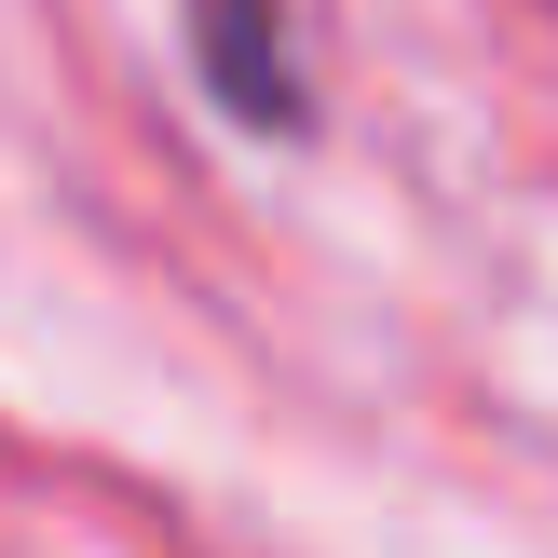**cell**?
Instances as JSON below:
<instances>
[{"instance_id": "1", "label": "cell", "mask_w": 558, "mask_h": 558, "mask_svg": "<svg viewBox=\"0 0 558 558\" xmlns=\"http://www.w3.org/2000/svg\"><path fill=\"white\" fill-rule=\"evenodd\" d=\"M191 54H205V82H218V109H232V123H272L287 136L300 109V69H287V14H272V0H191Z\"/></svg>"}]
</instances>
